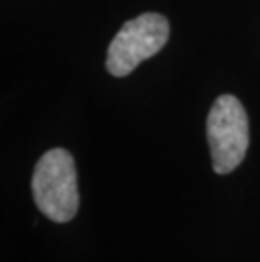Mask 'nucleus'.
Here are the masks:
<instances>
[{"label": "nucleus", "mask_w": 260, "mask_h": 262, "mask_svg": "<svg viewBox=\"0 0 260 262\" xmlns=\"http://www.w3.org/2000/svg\"><path fill=\"white\" fill-rule=\"evenodd\" d=\"M169 22L164 15L149 12L125 22L108 46L107 70L122 78L132 73L144 59H149L166 46Z\"/></svg>", "instance_id": "3"}, {"label": "nucleus", "mask_w": 260, "mask_h": 262, "mask_svg": "<svg viewBox=\"0 0 260 262\" xmlns=\"http://www.w3.org/2000/svg\"><path fill=\"white\" fill-rule=\"evenodd\" d=\"M32 196L49 220L64 224L75 219L80 194L75 161L68 150L51 149L37 161L32 174Z\"/></svg>", "instance_id": "1"}, {"label": "nucleus", "mask_w": 260, "mask_h": 262, "mask_svg": "<svg viewBox=\"0 0 260 262\" xmlns=\"http://www.w3.org/2000/svg\"><path fill=\"white\" fill-rule=\"evenodd\" d=\"M208 144L213 169L228 174L242 164L248 149V117L242 102L233 95H221L215 100L206 120Z\"/></svg>", "instance_id": "2"}]
</instances>
